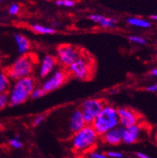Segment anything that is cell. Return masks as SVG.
Wrapping results in <instances>:
<instances>
[{
    "instance_id": "cell-2",
    "label": "cell",
    "mask_w": 157,
    "mask_h": 158,
    "mask_svg": "<svg viewBox=\"0 0 157 158\" xmlns=\"http://www.w3.org/2000/svg\"><path fill=\"white\" fill-rule=\"evenodd\" d=\"M92 125L100 136H102L112 128L119 126L117 108L111 104H106Z\"/></svg>"
},
{
    "instance_id": "cell-33",
    "label": "cell",
    "mask_w": 157,
    "mask_h": 158,
    "mask_svg": "<svg viewBox=\"0 0 157 158\" xmlns=\"http://www.w3.org/2000/svg\"><path fill=\"white\" fill-rule=\"evenodd\" d=\"M2 124H1V123H0V128H2Z\"/></svg>"
},
{
    "instance_id": "cell-16",
    "label": "cell",
    "mask_w": 157,
    "mask_h": 158,
    "mask_svg": "<svg viewBox=\"0 0 157 158\" xmlns=\"http://www.w3.org/2000/svg\"><path fill=\"white\" fill-rule=\"evenodd\" d=\"M127 23L133 27H137L141 28H149L151 26V23L147 20L143 19L141 18H137V17H131L128 18L127 20Z\"/></svg>"
},
{
    "instance_id": "cell-11",
    "label": "cell",
    "mask_w": 157,
    "mask_h": 158,
    "mask_svg": "<svg viewBox=\"0 0 157 158\" xmlns=\"http://www.w3.org/2000/svg\"><path fill=\"white\" fill-rule=\"evenodd\" d=\"M57 64L56 56L48 54L43 56V58L41 60L39 66V76L42 79L47 78L49 75L54 71Z\"/></svg>"
},
{
    "instance_id": "cell-3",
    "label": "cell",
    "mask_w": 157,
    "mask_h": 158,
    "mask_svg": "<svg viewBox=\"0 0 157 158\" xmlns=\"http://www.w3.org/2000/svg\"><path fill=\"white\" fill-rule=\"evenodd\" d=\"M100 136L92 125L87 124L72 137V146L77 152H85L91 150L97 142Z\"/></svg>"
},
{
    "instance_id": "cell-32",
    "label": "cell",
    "mask_w": 157,
    "mask_h": 158,
    "mask_svg": "<svg viewBox=\"0 0 157 158\" xmlns=\"http://www.w3.org/2000/svg\"><path fill=\"white\" fill-rule=\"evenodd\" d=\"M151 19L153 20H155V21H157V15H153L151 16Z\"/></svg>"
},
{
    "instance_id": "cell-12",
    "label": "cell",
    "mask_w": 157,
    "mask_h": 158,
    "mask_svg": "<svg viewBox=\"0 0 157 158\" xmlns=\"http://www.w3.org/2000/svg\"><path fill=\"white\" fill-rule=\"evenodd\" d=\"M124 128L120 125L112 128L102 136V140L105 144L117 145L122 142V136Z\"/></svg>"
},
{
    "instance_id": "cell-26",
    "label": "cell",
    "mask_w": 157,
    "mask_h": 158,
    "mask_svg": "<svg viewBox=\"0 0 157 158\" xmlns=\"http://www.w3.org/2000/svg\"><path fill=\"white\" fill-rule=\"evenodd\" d=\"M90 157L91 158H108L107 156H106V154H103V153H101V152H91Z\"/></svg>"
},
{
    "instance_id": "cell-22",
    "label": "cell",
    "mask_w": 157,
    "mask_h": 158,
    "mask_svg": "<svg viewBox=\"0 0 157 158\" xmlns=\"http://www.w3.org/2000/svg\"><path fill=\"white\" fill-rule=\"evenodd\" d=\"M9 144L14 148H21L23 147V143L19 139L18 136H15L14 138L9 140Z\"/></svg>"
},
{
    "instance_id": "cell-27",
    "label": "cell",
    "mask_w": 157,
    "mask_h": 158,
    "mask_svg": "<svg viewBox=\"0 0 157 158\" xmlns=\"http://www.w3.org/2000/svg\"><path fill=\"white\" fill-rule=\"evenodd\" d=\"M146 90L149 92H157V84H152L146 88Z\"/></svg>"
},
{
    "instance_id": "cell-6",
    "label": "cell",
    "mask_w": 157,
    "mask_h": 158,
    "mask_svg": "<svg viewBox=\"0 0 157 158\" xmlns=\"http://www.w3.org/2000/svg\"><path fill=\"white\" fill-rule=\"evenodd\" d=\"M82 55L80 49L71 44H63L56 49V58L58 64L63 68H68Z\"/></svg>"
},
{
    "instance_id": "cell-23",
    "label": "cell",
    "mask_w": 157,
    "mask_h": 158,
    "mask_svg": "<svg viewBox=\"0 0 157 158\" xmlns=\"http://www.w3.org/2000/svg\"><path fill=\"white\" fill-rule=\"evenodd\" d=\"M19 6L16 3L11 4L10 6V7H9V10H8L9 14L12 15H17L19 13Z\"/></svg>"
},
{
    "instance_id": "cell-30",
    "label": "cell",
    "mask_w": 157,
    "mask_h": 158,
    "mask_svg": "<svg viewBox=\"0 0 157 158\" xmlns=\"http://www.w3.org/2000/svg\"><path fill=\"white\" fill-rule=\"evenodd\" d=\"M56 4L57 6H64V0H56Z\"/></svg>"
},
{
    "instance_id": "cell-15",
    "label": "cell",
    "mask_w": 157,
    "mask_h": 158,
    "mask_svg": "<svg viewBox=\"0 0 157 158\" xmlns=\"http://www.w3.org/2000/svg\"><path fill=\"white\" fill-rule=\"evenodd\" d=\"M89 19L92 22L96 23L104 28H113L116 23V20L112 18H107L101 15H91Z\"/></svg>"
},
{
    "instance_id": "cell-13",
    "label": "cell",
    "mask_w": 157,
    "mask_h": 158,
    "mask_svg": "<svg viewBox=\"0 0 157 158\" xmlns=\"http://www.w3.org/2000/svg\"><path fill=\"white\" fill-rule=\"evenodd\" d=\"M140 132H141V128L139 124L124 128L123 136H122V142L127 144H134L139 139Z\"/></svg>"
},
{
    "instance_id": "cell-19",
    "label": "cell",
    "mask_w": 157,
    "mask_h": 158,
    "mask_svg": "<svg viewBox=\"0 0 157 158\" xmlns=\"http://www.w3.org/2000/svg\"><path fill=\"white\" fill-rule=\"evenodd\" d=\"M46 94V92L43 89L42 87H35L34 90L32 91L31 95V99H38L43 96Z\"/></svg>"
},
{
    "instance_id": "cell-14",
    "label": "cell",
    "mask_w": 157,
    "mask_h": 158,
    "mask_svg": "<svg viewBox=\"0 0 157 158\" xmlns=\"http://www.w3.org/2000/svg\"><path fill=\"white\" fill-rule=\"evenodd\" d=\"M14 40L19 54L21 56L26 55L27 52L30 50L31 48V43L29 40L22 34H14Z\"/></svg>"
},
{
    "instance_id": "cell-9",
    "label": "cell",
    "mask_w": 157,
    "mask_h": 158,
    "mask_svg": "<svg viewBox=\"0 0 157 158\" xmlns=\"http://www.w3.org/2000/svg\"><path fill=\"white\" fill-rule=\"evenodd\" d=\"M118 115H119V125L123 128L134 125L139 123V116L136 112L129 108H117Z\"/></svg>"
},
{
    "instance_id": "cell-25",
    "label": "cell",
    "mask_w": 157,
    "mask_h": 158,
    "mask_svg": "<svg viewBox=\"0 0 157 158\" xmlns=\"http://www.w3.org/2000/svg\"><path fill=\"white\" fill-rule=\"evenodd\" d=\"M44 120H45V116L43 115H39V116H36L35 118L34 119V120H33V125L35 127L39 126V125H40L43 122Z\"/></svg>"
},
{
    "instance_id": "cell-29",
    "label": "cell",
    "mask_w": 157,
    "mask_h": 158,
    "mask_svg": "<svg viewBox=\"0 0 157 158\" xmlns=\"http://www.w3.org/2000/svg\"><path fill=\"white\" fill-rule=\"evenodd\" d=\"M136 156H137L138 158H150L147 155L144 154L143 152H137V153H136Z\"/></svg>"
},
{
    "instance_id": "cell-8",
    "label": "cell",
    "mask_w": 157,
    "mask_h": 158,
    "mask_svg": "<svg viewBox=\"0 0 157 158\" xmlns=\"http://www.w3.org/2000/svg\"><path fill=\"white\" fill-rule=\"evenodd\" d=\"M68 72L64 68H60L55 70L49 77L44 80L42 84V88L46 93L55 91L63 86L66 83L68 77Z\"/></svg>"
},
{
    "instance_id": "cell-7",
    "label": "cell",
    "mask_w": 157,
    "mask_h": 158,
    "mask_svg": "<svg viewBox=\"0 0 157 158\" xmlns=\"http://www.w3.org/2000/svg\"><path fill=\"white\" fill-rule=\"evenodd\" d=\"M105 104L106 102L102 99L91 98L84 100L82 103L80 110L86 124L92 125Z\"/></svg>"
},
{
    "instance_id": "cell-5",
    "label": "cell",
    "mask_w": 157,
    "mask_h": 158,
    "mask_svg": "<svg viewBox=\"0 0 157 158\" xmlns=\"http://www.w3.org/2000/svg\"><path fill=\"white\" fill-rule=\"evenodd\" d=\"M92 61L87 55L82 53L80 58L68 68V74L80 80H88L93 73Z\"/></svg>"
},
{
    "instance_id": "cell-24",
    "label": "cell",
    "mask_w": 157,
    "mask_h": 158,
    "mask_svg": "<svg viewBox=\"0 0 157 158\" xmlns=\"http://www.w3.org/2000/svg\"><path fill=\"white\" fill-rule=\"evenodd\" d=\"M106 156L108 158H122L123 154L120 152H115V151H108L106 153Z\"/></svg>"
},
{
    "instance_id": "cell-4",
    "label": "cell",
    "mask_w": 157,
    "mask_h": 158,
    "mask_svg": "<svg viewBox=\"0 0 157 158\" xmlns=\"http://www.w3.org/2000/svg\"><path fill=\"white\" fill-rule=\"evenodd\" d=\"M35 68V60L31 55H23L14 60L7 68L6 75L9 79L17 80L31 76Z\"/></svg>"
},
{
    "instance_id": "cell-1",
    "label": "cell",
    "mask_w": 157,
    "mask_h": 158,
    "mask_svg": "<svg viewBox=\"0 0 157 158\" xmlns=\"http://www.w3.org/2000/svg\"><path fill=\"white\" fill-rule=\"evenodd\" d=\"M35 86V80L31 76L15 80L8 94L9 104L12 107H15L26 102L31 97L32 91Z\"/></svg>"
},
{
    "instance_id": "cell-28",
    "label": "cell",
    "mask_w": 157,
    "mask_h": 158,
    "mask_svg": "<svg viewBox=\"0 0 157 158\" xmlns=\"http://www.w3.org/2000/svg\"><path fill=\"white\" fill-rule=\"evenodd\" d=\"M75 1L73 0H64V6L67 7H72L75 6Z\"/></svg>"
},
{
    "instance_id": "cell-31",
    "label": "cell",
    "mask_w": 157,
    "mask_h": 158,
    "mask_svg": "<svg viewBox=\"0 0 157 158\" xmlns=\"http://www.w3.org/2000/svg\"><path fill=\"white\" fill-rule=\"evenodd\" d=\"M151 74L154 76H156L157 77V68H154L151 71Z\"/></svg>"
},
{
    "instance_id": "cell-10",
    "label": "cell",
    "mask_w": 157,
    "mask_h": 158,
    "mask_svg": "<svg viewBox=\"0 0 157 158\" xmlns=\"http://www.w3.org/2000/svg\"><path fill=\"white\" fill-rule=\"evenodd\" d=\"M86 125H87V124L84 120L80 108L75 109L72 112L69 118V123H68L69 132L74 134V133L81 130L82 128L85 127Z\"/></svg>"
},
{
    "instance_id": "cell-18",
    "label": "cell",
    "mask_w": 157,
    "mask_h": 158,
    "mask_svg": "<svg viewBox=\"0 0 157 158\" xmlns=\"http://www.w3.org/2000/svg\"><path fill=\"white\" fill-rule=\"evenodd\" d=\"M10 86V80L7 75L4 72H0V93H4Z\"/></svg>"
},
{
    "instance_id": "cell-20",
    "label": "cell",
    "mask_w": 157,
    "mask_h": 158,
    "mask_svg": "<svg viewBox=\"0 0 157 158\" xmlns=\"http://www.w3.org/2000/svg\"><path fill=\"white\" fill-rule=\"evenodd\" d=\"M8 104H9V98L7 93L6 92L0 93V110L6 108Z\"/></svg>"
},
{
    "instance_id": "cell-17",
    "label": "cell",
    "mask_w": 157,
    "mask_h": 158,
    "mask_svg": "<svg viewBox=\"0 0 157 158\" xmlns=\"http://www.w3.org/2000/svg\"><path fill=\"white\" fill-rule=\"evenodd\" d=\"M32 30L35 31L38 34L42 35H51L56 33V31L52 27H49L43 26L40 24H33L31 26Z\"/></svg>"
},
{
    "instance_id": "cell-21",
    "label": "cell",
    "mask_w": 157,
    "mask_h": 158,
    "mask_svg": "<svg viewBox=\"0 0 157 158\" xmlns=\"http://www.w3.org/2000/svg\"><path fill=\"white\" fill-rule=\"evenodd\" d=\"M129 40L131 42L135 43V44H140V45H144L147 44V41L144 38L141 37V36L138 35H131L129 36Z\"/></svg>"
}]
</instances>
